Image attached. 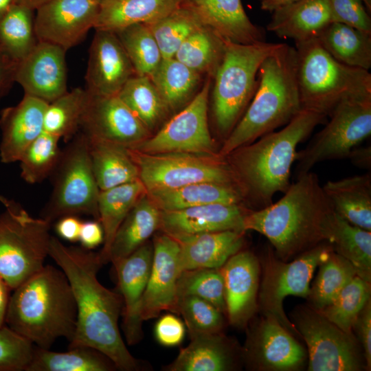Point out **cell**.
Segmentation results:
<instances>
[{"instance_id":"1","label":"cell","mask_w":371,"mask_h":371,"mask_svg":"<svg viewBox=\"0 0 371 371\" xmlns=\"http://www.w3.org/2000/svg\"><path fill=\"white\" fill-rule=\"evenodd\" d=\"M49 256L65 274L76 301V326L68 348L91 347L109 357L117 370H141V363L131 354L120 331L122 296L104 286L98 279L103 265L99 253L66 246L51 236Z\"/></svg>"},{"instance_id":"2","label":"cell","mask_w":371,"mask_h":371,"mask_svg":"<svg viewBox=\"0 0 371 371\" xmlns=\"http://www.w3.org/2000/svg\"><path fill=\"white\" fill-rule=\"evenodd\" d=\"M334 210L317 175L309 171L296 178L278 201L250 209L244 218L245 231L265 236L282 260L326 241V229Z\"/></svg>"},{"instance_id":"3","label":"cell","mask_w":371,"mask_h":371,"mask_svg":"<svg viewBox=\"0 0 371 371\" xmlns=\"http://www.w3.org/2000/svg\"><path fill=\"white\" fill-rule=\"evenodd\" d=\"M327 116L302 109L279 131L270 132L239 147L225 159L234 174L244 199L254 207H265L278 192L290 185L291 168L297 147Z\"/></svg>"},{"instance_id":"4","label":"cell","mask_w":371,"mask_h":371,"mask_svg":"<svg viewBox=\"0 0 371 371\" xmlns=\"http://www.w3.org/2000/svg\"><path fill=\"white\" fill-rule=\"evenodd\" d=\"M77 308L70 284L59 268L47 265L14 289L5 322L36 347L49 349L56 340L74 335Z\"/></svg>"},{"instance_id":"5","label":"cell","mask_w":371,"mask_h":371,"mask_svg":"<svg viewBox=\"0 0 371 371\" xmlns=\"http://www.w3.org/2000/svg\"><path fill=\"white\" fill-rule=\"evenodd\" d=\"M295 47L281 43L262 63L254 95L243 115L223 141L218 155L236 148L288 124L301 110Z\"/></svg>"},{"instance_id":"6","label":"cell","mask_w":371,"mask_h":371,"mask_svg":"<svg viewBox=\"0 0 371 371\" xmlns=\"http://www.w3.org/2000/svg\"><path fill=\"white\" fill-rule=\"evenodd\" d=\"M302 109L329 116L343 100L371 95V74L332 57L317 38L295 43Z\"/></svg>"},{"instance_id":"7","label":"cell","mask_w":371,"mask_h":371,"mask_svg":"<svg viewBox=\"0 0 371 371\" xmlns=\"http://www.w3.org/2000/svg\"><path fill=\"white\" fill-rule=\"evenodd\" d=\"M280 45L266 41L241 44L225 40L223 58L213 77L212 93L213 120L223 141L254 95L262 62Z\"/></svg>"},{"instance_id":"8","label":"cell","mask_w":371,"mask_h":371,"mask_svg":"<svg viewBox=\"0 0 371 371\" xmlns=\"http://www.w3.org/2000/svg\"><path fill=\"white\" fill-rule=\"evenodd\" d=\"M0 276L14 290L44 267L51 224L32 216L19 203L0 195Z\"/></svg>"},{"instance_id":"9","label":"cell","mask_w":371,"mask_h":371,"mask_svg":"<svg viewBox=\"0 0 371 371\" xmlns=\"http://www.w3.org/2000/svg\"><path fill=\"white\" fill-rule=\"evenodd\" d=\"M52 194L41 218L50 223L69 216L89 215L99 220L100 192L92 169L87 137L78 134L61 151L59 161L50 175Z\"/></svg>"},{"instance_id":"10","label":"cell","mask_w":371,"mask_h":371,"mask_svg":"<svg viewBox=\"0 0 371 371\" xmlns=\"http://www.w3.org/2000/svg\"><path fill=\"white\" fill-rule=\"evenodd\" d=\"M330 120L302 150L297 151L295 177L311 171L317 164L348 158L353 148L371 134V95L341 101Z\"/></svg>"},{"instance_id":"11","label":"cell","mask_w":371,"mask_h":371,"mask_svg":"<svg viewBox=\"0 0 371 371\" xmlns=\"http://www.w3.org/2000/svg\"><path fill=\"white\" fill-rule=\"evenodd\" d=\"M333 249L324 242L286 262L268 252L262 262V277L258 293L259 306L265 316L277 320L293 335L298 334L286 317L283 301L289 295L307 297L315 269Z\"/></svg>"},{"instance_id":"12","label":"cell","mask_w":371,"mask_h":371,"mask_svg":"<svg viewBox=\"0 0 371 371\" xmlns=\"http://www.w3.org/2000/svg\"><path fill=\"white\" fill-rule=\"evenodd\" d=\"M129 152L138 167L139 180L146 191L175 188L198 182L237 185L225 157L219 155L146 154L132 149Z\"/></svg>"},{"instance_id":"13","label":"cell","mask_w":371,"mask_h":371,"mask_svg":"<svg viewBox=\"0 0 371 371\" xmlns=\"http://www.w3.org/2000/svg\"><path fill=\"white\" fill-rule=\"evenodd\" d=\"M293 318L295 329L307 346L308 370H362L363 354L352 333L341 330L312 307L297 308Z\"/></svg>"},{"instance_id":"14","label":"cell","mask_w":371,"mask_h":371,"mask_svg":"<svg viewBox=\"0 0 371 371\" xmlns=\"http://www.w3.org/2000/svg\"><path fill=\"white\" fill-rule=\"evenodd\" d=\"M211 79L207 77L191 101L155 134L129 149L146 154L181 153L218 155L207 121Z\"/></svg>"},{"instance_id":"15","label":"cell","mask_w":371,"mask_h":371,"mask_svg":"<svg viewBox=\"0 0 371 371\" xmlns=\"http://www.w3.org/2000/svg\"><path fill=\"white\" fill-rule=\"evenodd\" d=\"M87 93L80 123L87 137L132 148L151 135L117 95Z\"/></svg>"},{"instance_id":"16","label":"cell","mask_w":371,"mask_h":371,"mask_svg":"<svg viewBox=\"0 0 371 371\" xmlns=\"http://www.w3.org/2000/svg\"><path fill=\"white\" fill-rule=\"evenodd\" d=\"M100 5L98 0H52L42 5L34 19L38 41L66 51L77 45L94 27Z\"/></svg>"},{"instance_id":"17","label":"cell","mask_w":371,"mask_h":371,"mask_svg":"<svg viewBox=\"0 0 371 371\" xmlns=\"http://www.w3.org/2000/svg\"><path fill=\"white\" fill-rule=\"evenodd\" d=\"M243 354L248 364L258 370H296L306 357L293 335L265 315L251 329Z\"/></svg>"},{"instance_id":"18","label":"cell","mask_w":371,"mask_h":371,"mask_svg":"<svg viewBox=\"0 0 371 371\" xmlns=\"http://www.w3.org/2000/svg\"><path fill=\"white\" fill-rule=\"evenodd\" d=\"M150 271L143 296V321L157 317L163 311L177 313V282L181 273L179 245L172 236L162 232L153 241Z\"/></svg>"},{"instance_id":"19","label":"cell","mask_w":371,"mask_h":371,"mask_svg":"<svg viewBox=\"0 0 371 371\" xmlns=\"http://www.w3.org/2000/svg\"><path fill=\"white\" fill-rule=\"evenodd\" d=\"M135 75L116 34L95 30L89 49L86 90L94 95H118L126 82Z\"/></svg>"},{"instance_id":"20","label":"cell","mask_w":371,"mask_h":371,"mask_svg":"<svg viewBox=\"0 0 371 371\" xmlns=\"http://www.w3.org/2000/svg\"><path fill=\"white\" fill-rule=\"evenodd\" d=\"M66 52L60 46L38 41L16 68L15 82L25 94L50 103L67 91Z\"/></svg>"},{"instance_id":"21","label":"cell","mask_w":371,"mask_h":371,"mask_svg":"<svg viewBox=\"0 0 371 371\" xmlns=\"http://www.w3.org/2000/svg\"><path fill=\"white\" fill-rule=\"evenodd\" d=\"M148 241L128 256L113 263L123 302L122 328L126 341L135 345L143 337L141 306L153 260Z\"/></svg>"},{"instance_id":"22","label":"cell","mask_w":371,"mask_h":371,"mask_svg":"<svg viewBox=\"0 0 371 371\" xmlns=\"http://www.w3.org/2000/svg\"><path fill=\"white\" fill-rule=\"evenodd\" d=\"M225 285L226 315L230 324L243 328L258 308L260 266L249 251H239L221 268Z\"/></svg>"},{"instance_id":"23","label":"cell","mask_w":371,"mask_h":371,"mask_svg":"<svg viewBox=\"0 0 371 371\" xmlns=\"http://www.w3.org/2000/svg\"><path fill=\"white\" fill-rule=\"evenodd\" d=\"M245 204L213 203L174 211H161L160 229L172 236L221 231L245 232Z\"/></svg>"},{"instance_id":"24","label":"cell","mask_w":371,"mask_h":371,"mask_svg":"<svg viewBox=\"0 0 371 371\" xmlns=\"http://www.w3.org/2000/svg\"><path fill=\"white\" fill-rule=\"evenodd\" d=\"M180 5L224 40L241 44L265 41V31L250 21L241 0H182Z\"/></svg>"},{"instance_id":"25","label":"cell","mask_w":371,"mask_h":371,"mask_svg":"<svg viewBox=\"0 0 371 371\" xmlns=\"http://www.w3.org/2000/svg\"><path fill=\"white\" fill-rule=\"evenodd\" d=\"M49 103L24 94L15 106L3 109L0 116V158L4 164L19 161L27 146L43 131Z\"/></svg>"},{"instance_id":"26","label":"cell","mask_w":371,"mask_h":371,"mask_svg":"<svg viewBox=\"0 0 371 371\" xmlns=\"http://www.w3.org/2000/svg\"><path fill=\"white\" fill-rule=\"evenodd\" d=\"M245 232L233 230L172 237L179 245L181 271L195 269H220L242 250Z\"/></svg>"},{"instance_id":"27","label":"cell","mask_w":371,"mask_h":371,"mask_svg":"<svg viewBox=\"0 0 371 371\" xmlns=\"http://www.w3.org/2000/svg\"><path fill=\"white\" fill-rule=\"evenodd\" d=\"M332 22L328 0H297L274 11L267 29L299 43L317 38Z\"/></svg>"},{"instance_id":"28","label":"cell","mask_w":371,"mask_h":371,"mask_svg":"<svg viewBox=\"0 0 371 371\" xmlns=\"http://www.w3.org/2000/svg\"><path fill=\"white\" fill-rule=\"evenodd\" d=\"M181 348L168 371H228L237 364V350L223 333L199 335Z\"/></svg>"},{"instance_id":"29","label":"cell","mask_w":371,"mask_h":371,"mask_svg":"<svg viewBox=\"0 0 371 371\" xmlns=\"http://www.w3.org/2000/svg\"><path fill=\"white\" fill-rule=\"evenodd\" d=\"M161 211H174L213 203L245 204L237 185L198 182L178 188L146 191Z\"/></svg>"},{"instance_id":"30","label":"cell","mask_w":371,"mask_h":371,"mask_svg":"<svg viewBox=\"0 0 371 371\" xmlns=\"http://www.w3.org/2000/svg\"><path fill=\"white\" fill-rule=\"evenodd\" d=\"M323 190L333 210L351 224L371 232V173L328 181Z\"/></svg>"},{"instance_id":"31","label":"cell","mask_w":371,"mask_h":371,"mask_svg":"<svg viewBox=\"0 0 371 371\" xmlns=\"http://www.w3.org/2000/svg\"><path fill=\"white\" fill-rule=\"evenodd\" d=\"M182 0H104L94 25L95 30L117 32L137 23L157 21L177 8Z\"/></svg>"},{"instance_id":"32","label":"cell","mask_w":371,"mask_h":371,"mask_svg":"<svg viewBox=\"0 0 371 371\" xmlns=\"http://www.w3.org/2000/svg\"><path fill=\"white\" fill-rule=\"evenodd\" d=\"M161 210L144 194L135 203L118 227L113 238L109 262L122 260L148 242L160 229Z\"/></svg>"},{"instance_id":"33","label":"cell","mask_w":371,"mask_h":371,"mask_svg":"<svg viewBox=\"0 0 371 371\" xmlns=\"http://www.w3.org/2000/svg\"><path fill=\"white\" fill-rule=\"evenodd\" d=\"M87 139L92 169L100 190L139 180L138 167L128 148L104 140Z\"/></svg>"},{"instance_id":"34","label":"cell","mask_w":371,"mask_h":371,"mask_svg":"<svg viewBox=\"0 0 371 371\" xmlns=\"http://www.w3.org/2000/svg\"><path fill=\"white\" fill-rule=\"evenodd\" d=\"M146 193L140 180L100 190L98 221L104 231L103 247L99 255L103 265L109 262V251L115 234L137 201Z\"/></svg>"},{"instance_id":"35","label":"cell","mask_w":371,"mask_h":371,"mask_svg":"<svg viewBox=\"0 0 371 371\" xmlns=\"http://www.w3.org/2000/svg\"><path fill=\"white\" fill-rule=\"evenodd\" d=\"M326 241L353 265L357 276L370 282V231L351 224L334 211L328 223Z\"/></svg>"},{"instance_id":"36","label":"cell","mask_w":371,"mask_h":371,"mask_svg":"<svg viewBox=\"0 0 371 371\" xmlns=\"http://www.w3.org/2000/svg\"><path fill=\"white\" fill-rule=\"evenodd\" d=\"M335 60L349 67L371 68V34L339 22H332L317 37Z\"/></svg>"},{"instance_id":"37","label":"cell","mask_w":371,"mask_h":371,"mask_svg":"<svg viewBox=\"0 0 371 371\" xmlns=\"http://www.w3.org/2000/svg\"><path fill=\"white\" fill-rule=\"evenodd\" d=\"M201 76L172 57L163 58L150 79L170 112L191 101L197 93Z\"/></svg>"},{"instance_id":"38","label":"cell","mask_w":371,"mask_h":371,"mask_svg":"<svg viewBox=\"0 0 371 371\" xmlns=\"http://www.w3.org/2000/svg\"><path fill=\"white\" fill-rule=\"evenodd\" d=\"M116 367L99 350L88 346L68 348L67 352H54L34 348L26 371H112Z\"/></svg>"},{"instance_id":"39","label":"cell","mask_w":371,"mask_h":371,"mask_svg":"<svg viewBox=\"0 0 371 371\" xmlns=\"http://www.w3.org/2000/svg\"><path fill=\"white\" fill-rule=\"evenodd\" d=\"M225 41L213 30L202 26L182 43L174 57L200 75L213 78L223 58Z\"/></svg>"},{"instance_id":"40","label":"cell","mask_w":371,"mask_h":371,"mask_svg":"<svg viewBox=\"0 0 371 371\" xmlns=\"http://www.w3.org/2000/svg\"><path fill=\"white\" fill-rule=\"evenodd\" d=\"M117 95L150 133L170 112L148 76H133Z\"/></svg>"},{"instance_id":"41","label":"cell","mask_w":371,"mask_h":371,"mask_svg":"<svg viewBox=\"0 0 371 371\" xmlns=\"http://www.w3.org/2000/svg\"><path fill=\"white\" fill-rule=\"evenodd\" d=\"M32 12L14 3L0 19V48L17 63L38 43Z\"/></svg>"},{"instance_id":"42","label":"cell","mask_w":371,"mask_h":371,"mask_svg":"<svg viewBox=\"0 0 371 371\" xmlns=\"http://www.w3.org/2000/svg\"><path fill=\"white\" fill-rule=\"evenodd\" d=\"M319 266V271L307 297L311 307L318 311L330 304L357 275L353 265L333 249Z\"/></svg>"},{"instance_id":"43","label":"cell","mask_w":371,"mask_h":371,"mask_svg":"<svg viewBox=\"0 0 371 371\" xmlns=\"http://www.w3.org/2000/svg\"><path fill=\"white\" fill-rule=\"evenodd\" d=\"M86 89L76 88L49 103L43 119V131L65 141L80 128L81 116L87 98Z\"/></svg>"},{"instance_id":"44","label":"cell","mask_w":371,"mask_h":371,"mask_svg":"<svg viewBox=\"0 0 371 371\" xmlns=\"http://www.w3.org/2000/svg\"><path fill=\"white\" fill-rule=\"evenodd\" d=\"M136 75L150 78L163 59L158 44L146 23L128 26L115 32Z\"/></svg>"},{"instance_id":"45","label":"cell","mask_w":371,"mask_h":371,"mask_svg":"<svg viewBox=\"0 0 371 371\" xmlns=\"http://www.w3.org/2000/svg\"><path fill=\"white\" fill-rule=\"evenodd\" d=\"M146 24L155 38L163 58L174 57L182 43L203 26L190 11L181 5L168 15Z\"/></svg>"},{"instance_id":"46","label":"cell","mask_w":371,"mask_h":371,"mask_svg":"<svg viewBox=\"0 0 371 371\" xmlns=\"http://www.w3.org/2000/svg\"><path fill=\"white\" fill-rule=\"evenodd\" d=\"M370 282L356 275L319 312L341 330L352 333L357 317L370 299Z\"/></svg>"},{"instance_id":"47","label":"cell","mask_w":371,"mask_h":371,"mask_svg":"<svg viewBox=\"0 0 371 371\" xmlns=\"http://www.w3.org/2000/svg\"><path fill=\"white\" fill-rule=\"evenodd\" d=\"M59 140L58 137L43 131L27 146L19 161L25 181L40 183L52 175L61 155Z\"/></svg>"},{"instance_id":"48","label":"cell","mask_w":371,"mask_h":371,"mask_svg":"<svg viewBox=\"0 0 371 371\" xmlns=\"http://www.w3.org/2000/svg\"><path fill=\"white\" fill-rule=\"evenodd\" d=\"M179 297L192 295L203 299L226 315L225 285L220 269H195L181 272L177 282Z\"/></svg>"},{"instance_id":"49","label":"cell","mask_w":371,"mask_h":371,"mask_svg":"<svg viewBox=\"0 0 371 371\" xmlns=\"http://www.w3.org/2000/svg\"><path fill=\"white\" fill-rule=\"evenodd\" d=\"M177 314L183 318L190 339L199 335L222 333L224 314L211 303L192 295L179 298Z\"/></svg>"},{"instance_id":"50","label":"cell","mask_w":371,"mask_h":371,"mask_svg":"<svg viewBox=\"0 0 371 371\" xmlns=\"http://www.w3.org/2000/svg\"><path fill=\"white\" fill-rule=\"evenodd\" d=\"M34 344L8 326L0 328V371H26Z\"/></svg>"},{"instance_id":"51","label":"cell","mask_w":371,"mask_h":371,"mask_svg":"<svg viewBox=\"0 0 371 371\" xmlns=\"http://www.w3.org/2000/svg\"><path fill=\"white\" fill-rule=\"evenodd\" d=\"M333 22H339L371 34L370 13L362 0H328Z\"/></svg>"},{"instance_id":"52","label":"cell","mask_w":371,"mask_h":371,"mask_svg":"<svg viewBox=\"0 0 371 371\" xmlns=\"http://www.w3.org/2000/svg\"><path fill=\"white\" fill-rule=\"evenodd\" d=\"M183 322L174 314L162 315L155 326V335L162 346L172 347L179 345L185 336Z\"/></svg>"},{"instance_id":"53","label":"cell","mask_w":371,"mask_h":371,"mask_svg":"<svg viewBox=\"0 0 371 371\" xmlns=\"http://www.w3.org/2000/svg\"><path fill=\"white\" fill-rule=\"evenodd\" d=\"M352 329L357 333L358 339L363 349V356L367 368L371 365V300L367 302L358 315Z\"/></svg>"},{"instance_id":"54","label":"cell","mask_w":371,"mask_h":371,"mask_svg":"<svg viewBox=\"0 0 371 371\" xmlns=\"http://www.w3.org/2000/svg\"><path fill=\"white\" fill-rule=\"evenodd\" d=\"M103 228L98 221L82 222L79 240L82 247L92 249L104 243Z\"/></svg>"},{"instance_id":"55","label":"cell","mask_w":371,"mask_h":371,"mask_svg":"<svg viewBox=\"0 0 371 371\" xmlns=\"http://www.w3.org/2000/svg\"><path fill=\"white\" fill-rule=\"evenodd\" d=\"M18 64L0 48V100L15 82Z\"/></svg>"},{"instance_id":"56","label":"cell","mask_w":371,"mask_h":371,"mask_svg":"<svg viewBox=\"0 0 371 371\" xmlns=\"http://www.w3.org/2000/svg\"><path fill=\"white\" fill-rule=\"evenodd\" d=\"M82 221L78 216H65L58 219L56 225L57 234L66 240L75 243L79 240Z\"/></svg>"},{"instance_id":"57","label":"cell","mask_w":371,"mask_h":371,"mask_svg":"<svg viewBox=\"0 0 371 371\" xmlns=\"http://www.w3.org/2000/svg\"><path fill=\"white\" fill-rule=\"evenodd\" d=\"M348 158L356 166L370 170L371 167V148L370 146L359 147L358 146L352 150Z\"/></svg>"},{"instance_id":"58","label":"cell","mask_w":371,"mask_h":371,"mask_svg":"<svg viewBox=\"0 0 371 371\" xmlns=\"http://www.w3.org/2000/svg\"><path fill=\"white\" fill-rule=\"evenodd\" d=\"M10 289L0 276V328L4 326L5 317L10 300L9 291Z\"/></svg>"},{"instance_id":"59","label":"cell","mask_w":371,"mask_h":371,"mask_svg":"<svg viewBox=\"0 0 371 371\" xmlns=\"http://www.w3.org/2000/svg\"><path fill=\"white\" fill-rule=\"evenodd\" d=\"M297 0H260L262 10L273 12Z\"/></svg>"},{"instance_id":"60","label":"cell","mask_w":371,"mask_h":371,"mask_svg":"<svg viewBox=\"0 0 371 371\" xmlns=\"http://www.w3.org/2000/svg\"><path fill=\"white\" fill-rule=\"evenodd\" d=\"M15 3L22 5L32 11L37 10L42 5L52 0H14Z\"/></svg>"},{"instance_id":"61","label":"cell","mask_w":371,"mask_h":371,"mask_svg":"<svg viewBox=\"0 0 371 371\" xmlns=\"http://www.w3.org/2000/svg\"><path fill=\"white\" fill-rule=\"evenodd\" d=\"M15 3L14 0H0V19Z\"/></svg>"},{"instance_id":"62","label":"cell","mask_w":371,"mask_h":371,"mask_svg":"<svg viewBox=\"0 0 371 371\" xmlns=\"http://www.w3.org/2000/svg\"><path fill=\"white\" fill-rule=\"evenodd\" d=\"M369 13L371 11V0H362Z\"/></svg>"},{"instance_id":"63","label":"cell","mask_w":371,"mask_h":371,"mask_svg":"<svg viewBox=\"0 0 371 371\" xmlns=\"http://www.w3.org/2000/svg\"><path fill=\"white\" fill-rule=\"evenodd\" d=\"M98 1H100V2H102V1H103L104 0H98Z\"/></svg>"}]
</instances>
